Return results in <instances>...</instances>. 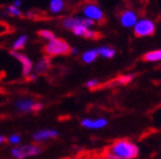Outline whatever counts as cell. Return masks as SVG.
<instances>
[{
	"label": "cell",
	"instance_id": "6da1fadb",
	"mask_svg": "<svg viewBox=\"0 0 161 159\" xmlns=\"http://www.w3.org/2000/svg\"><path fill=\"white\" fill-rule=\"evenodd\" d=\"M140 153L136 144L127 140L120 139L108 147L103 152L104 159H135Z\"/></svg>",
	"mask_w": 161,
	"mask_h": 159
},
{
	"label": "cell",
	"instance_id": "7a4b0ae2",
	"mask_svg": "<svg viewBox=\"0 0 161 159\" xmlns=\"http://www.w3.org/2000/svg\"><path fill=\"white\" fill-rule=\"evenodd\" d=\"M43 52L48 57H56V56H65L71 52V47L64 39L55 38L50 40L43 47Z\"/></svg>",
	"mask_w": 161,
	"mask_h": 159
},
{
	"label": "cell",
	"instance_id": "3957f363",
	"mask_svg": "<svg viewBox=\"0 0 161 159\" xmlns=\"http://www.w3.org/2000/svg\"><path fill=\"white\" fill-rule=\"evenodd\" d=\"M43 151V147L37 146V144H26V146H22V147L14 148L12 150V155L16 159H24L26 157H31L39 155Z\"/></svg>",
	"mask_w": 161,
	"mask_h": 159
},
{
	"label": "cell",
	"instance_id": "277c9868",
	"mask_svg": "<svg viewBox=\"0 0 161 159\" xmlns=\"http://www.w3.org/2000/svg\"><path fill=\"white\" fill-rule=\"evenodd\" d=\"M155 32V24L151 19L143 18L141 21H137L136 24L134 25V33L138 38L150 37L153 35Z\"/></svg>",
	"mask_w": 161,
	"mask_h": 159
},
{
	"label": "cell",
	"instance_id": "5b68a950",
	"mask_svg": "<svg viewBox=\"0 0 161 159\" xmlns=\"http://www.w3.org/2000/svg\"><path fill=\"white\" fill-rule=\"evenodd\" d=\"M82 14L85 18H88L93 22H102L104 19V13L98 5L94 3H88L82 7Z\"/></svg>",
	"mask_w": 161,
	"mask_h": 159
},
{
	"label": "cell",
	"instance_id": "8992f818",
	"mask_svg": "<svg viewBox=\"0 0 161 159\" xmlns=\"http://www.w3.org/2000/svg\"><path fill=\"white\" fill-rule=\"evenodd\" d=\"M63 28H69V30H72V28L77 26V25H85L87 28H90V26H94L95 25V22L90 21L88 18H85V17H79V16H71V17H66L62 21Z\"/></svg>",
	"mask_w": 161,
	"mask_h": 159
},
{
	"label": "cell",
	"instance_id": "52a82bcc",
	"mask_svg": "<svg viewBox=\"0 0 161 159\" xmlns=\"http://www.w3.org/2000/svg\"><path fill=\"white\" fill-rule=\"evenodd\" d=\"M10 55L19 60L22 64V75L25 77H28L32 72V68H33V64H32V60L29 58L28 56L23 55V54H19L17 51H10Z\"/></svg>",
	"mask_w": 161,
	"mask_h": 159
},
{
	"label": "cell",
	"instance_id": "ba28073f",
	"mask_svg": "<svg viewBox=\"0 0 161 159\" xmlns=\"http://www.w3.org/2000/svg\"><path fill=\"white\" fill-rule=\"evenodd\" d=\"M137 19H138L137 14L130 9L125 10L120 15V23L124 28H131V26H134V25L136 24Z\"/></svg>",
	"mask_w": 161,
	"mask_h": 159
},
{
	"label": "cell",
	"instance_id": "9c48e42d",
	"mask_svg": "<svg viewBox=\"0 0 161 159\" xmlns=\"http://www.w3.org/2000/svg\"><path fill=\"white\" fill-rule=\"evenodd\" d=\"M81 125L87 129H103L104 126L108 125V119L105 118H97V119H90L86 118L82 119Z\"/></svg>",
	"mask_w": 161,
	"mask_h": 159
},
{
	"label": "cell",
	"instance_id": "30bf717a",
	"mask_svg": "<svg viewBox=\"0 0 161 159\" xmlns=\"http://www.w3.org/2000/svg\"><path fill=\"white\" fill-rule=\"evenodd\" d=\"M34 104L36 102L32 99L23 98V99H19V100L16 101L15 107L19 113H29V111H32V108H33Z\"/></svg>",
	"mask_w": 161,
	"mask_h": 159
},
{
	"label": "cell",
	"instance_id": "8fae6325",
	"mask_svg": "<svg viewBox=\"0 0 161 159\" xmlns=\"http://www.w3.org/2000/svg\"><path fill=\"white\" fill-rule=\"evenodd\" d=\"M58 136V132L54 130H43L41 132H38L33 135L34 141H45L47 139H55Z\"/></svg>",
	"mask_w": 161,
	"mask_h": 159
},
{
	"label": "cell",
	"instance_id": "7c38bea8",
	"mask_svg": "<svg viewBox=\"0 0 161 159\" xmlns=\"http://www.w3.org/2000/svg\"><path fill=\"white\" fill-rule=\"evenodd\" d=\"M28 41H29V37L26 35V34H23V35H21V37H19L17 39L13 42V51H21L22 49H24L25 46L28 44Z\"/></svg>",
	"mask_w": 161,
	"mask_h": 159
},
{
	"label": "cell",
	"instance_id": "4fadbf2b",
	"mask_svg": "<svg viewBox=\"0 0 161 159\" xmlns=\"http://www.w3.org/2000/svg\"><path fill=\"white\" fill-rule=\"evenodd\" d=\"M65 7L64 0H50L49 3V10L53 14H59L62 13Z\"/></svg>",
	"mask_w": 161,
	"mask_h": 159
},
{
	"label": "cell",
	"instance_id": "5bb4252c",
	"mask_svg": "<svg viewBox=\"0 0 161 159\" xmlns=\"http://www.w3.org/2000/svg\"><path fill=\"white\" fill-rule=\"evenodd\" d=\"M49 67H50L49 58H48V57H43V58H41L40 60H39V63H38L37 66H36V72L39 74L46 73Z\"/></svg>",
	"mask_w": 161,
	"mask_h": 159
},
{
	"label": "cell",
	"instance_id": "9a60e30c",
	"mask_svg": "<svg viewBox=\"0 0 161 159\" xmlns=\"http://www.w3.org/2000/svg\"><path fill=\"white\" fill-rule=\"evenodd\" d=\"M98 56H102L104 58L111 59L114 57L115 55V50L112 49L111 47H99L98 49H96Z\"/></svg>",
	"mask_w": 161,
	"mask_h": 159
},
{
	"label": "cell",
	"instance_id": "2e32d148",
	"mask_svg": "<svg viewBox=\"0 0 161 159\" xmlns=\"http://www.w3.org/2000/svg\"><path fill=\"white\" fill-rule=\"evenodd\" d=\"M143 60L144 61H159V60H161V49L146 52L145 55L143 56Z\"/></svg>",
	"mask_w": 161,
	"mask_h": 159
},
{
	"label": "cell",
	"instance_id": "e0dca14e",
	"mask_svg": "<svg viewBox=\"0 0 161 159\" xmlns=\"http://www.w3.org/2000/svg\"><path fill=\"white\" fill-rule=\"evenodd\" d=\"M97 56H98V54H97L96 49L87 50L86 52H84V54H82V57H81V59H82V61H84V63H86V64H90V63H93V61L96 60Z\"/></svg>",
	"mask_w": 161,
	"mask_h": 159
},
{
	"label": "cell",
	"instance_id": "ac0fdd59",
	"mask_svg": "<svg viewBox=\"0 0 161 159\" xmlns=\"http://www.w3.org/2000/svg\"><path fill=\"white\" fill-rule=\"evenodd\" d=\"M38 35L41 38V39L46 40L47 42L50 41V40L55 39V33H54L53 31L50 30H46V28H41V30L38 31Z\"/></svg>",
	"mask_w": 161,
	"mask_h": 159
},
{
	"label": "cell",
	"instance_id": "d6986e66",
	"mask_svg": "<svg viewBox=\"0 0 161 159\" xmlns=\"http://www.w3.org/2000/svg\"><path fill=\"white\" fill-rule=\"evenodd\" d=\"M89 30V28H87V26H85V25H77V26H75V28H72V33L75 34V35H77V37H84L86 35L87 31Z\"/></svg>",
	"mask_w": 161,
	"mask_h": 159
},
{
	"label": "cell",
	"instance_id": "ffe728a7",
	"mask_svg": "<svg viewBox=\"0 0 161 159\" xmlns=\"http://www.w3.org/2000/svg\"><path fill=\"white\" fill-rule=\"evenodd\" d=\"M7 13L9 14L13 17H22L23 16V13H22L21 8H17V7L13 6V5H9L7 7Z\"/></svg>",
	"mask_w": 161,
	"mask_h": 159
},
{
	"label": "cell",
	"instance_id": "44dd1931",
	"mask_svg": "<svg viewBox=\"0 0 161 159\" xmlns=\"http://www.w3.org/2000/svg\"><path fill=\"white\" fill-rule=\"evenodd\" d=\"M133 79H134L133 74H129V75H121L118 79H115V82L118 83V84H120V85H126V84L131 82Z\"/></svg>",
	"mask_w": 161,
	"mask_h": 159
},
{
	"label": "cell",
	"instance_id": "7402d4cb",
	"mask_svg": "<svg viewBox=\"0 0 161 159\" xmlns=\"http://www.w3.org/2000/svg\"><path fill=\"white\" fill-rule=\"evenodd\" d=\"M98 85H99V81H98V80H89V81L86 83L87 88H89V89H92V90L96 89Z\"/></svg>",
	"mask_w": 161,
	"mask_h": 159
},
{
	"label": "cell",
	"instance_id": "603a6c76",
	"mask_svg": "<svg viewBox=\"0 0 161 159\" xmlns=\"http://www.w3.org/2000/svg\"><path fill=\"white\" fill-rule=\"evenodd\" d=\"M19 141H21V136L17 134L12 135V136L9 138V142H12V143H19Z\"/></svg>",
	"mask_w": 161,
	"mask_h": 159
},
{
	"label": "cell",
	"instance_id": "cb8c5ba5",
	"mask_svg": "<svg viewBox=\"0 0 161 159\" xmlns=\"http://www.w3.org/2000/svg\"><path fill=\"white\" fill-rule=\"evenodd\" d=\"M43 107V105L41 104V102H36V104L33 105V108H32V111H39V110H41Z\"/></svg>",
	"mask_w": 161,
	"mask_h": 159
},
{
	"label": "cell",
	"instance_id": "d4e9b609",
	"mask_svg": "<svg viewBox=\"0 0 161 159\" xmlns=\"http://www.w3.org/2000/svg\"><path fill=\"white\" fill-rule=\"evenodd\" d=\"M13 6H15V7H17V8H21V6H22V0H15L14 3H12Z\"/></svg>",
	"mask_w": 161,
	"mask_h": 159
},
{
	"label": "cell",
	"instance_id": "484cf974",
	"mask_svg": "<svg viewBox=\"0 0 161 159\" xmlns=\"http://www.w3.org/2000/svg\"><path fill=\"white\" fill-rule=\"evenodd\" d=\"M28 80L29 81H36V80H37V75H36V74H30L28 76Z\"/></svg>",
	"mask_w": 161,
	"mask_h": 159
},
{
	"label": "cell",
	"instance_id": "4316f807",
	"mask_svg": "<svg viewBox=\"0 0 161 159\" xmlns=\"http://www.w3.org/2000/svg\"><path fill=\"white\" fill-rule=\"evenodd\" d=\"M5 31H6V26H5L3 23H0V34H3Z\"/></svg>",
	"mask_w": 161,
	"mask_h": 159
},
{
	"label": "cell",
	"instance_id": "83f0119b",
	"mask_svg": "<svg viewBox=\"0 0 161 159\" xmlns=\"http://www.w3.org/2000/svg\"><path fill=\"white\" fill-rule=\"evenodd\" d=\"M71 52L73 54V55H77V54H78V49H77V48H71Z\"/></svg>",
	"mask_w": 161,
	"mask_h": 159
},
{
	"label": "cell",
	"instance_id": "f1b7e54d",
	"mask_svg": "<svg viewBox=\"0 0 161 159\" xmlns=\"http://www.w3.org/2000/svg\"><path fill=\"white\" fill-rule=\"evenodd\" d=\"M6 141V138L5 136H3V135H0V143H3Z\"/></svg>",
	"mask_w": 161,
	"mask_h": 159
}]
</instances>
